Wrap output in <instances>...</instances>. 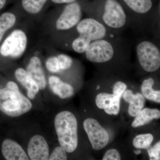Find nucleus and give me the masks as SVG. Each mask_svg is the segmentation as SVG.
Here are the masks:
<instances>
[{
    "instance_id": "obj_1",
    "label": "nucleus",
    "mask_w": 160,
    "mask_h": 160,
    "mask_svg": "<svg viewBox=\"0 0 160 160\" xmlns=\"http://www.w3.org/2000/svg\"><path fill=\"white\" fill-rule=\"evenodd\" d=\"M129 18L130 27L137 33L150 34L160 39L158 0H118Z\"/></svg>"
},
{
    "instance_id": "obj_2",
    "label": "nucleus",
    "mask_w": 160,
    "mask_h": 160,
    "mask_svg": "<svg viewBox=\"0 0 160 160\" xmlns=\"http://www.w3.org/2000/svg\"><path fill=\"white\" fill-rule=\"evenodd\" d=\"M89 17L102 24L115 36L130 27L128 16L118 0H85L81 2Z\"/></svg>"
},
{
    "instance_id": "obj_3",
    "label": "nucleus",
    "mask_w": 160,
    "mask_h": 160,
    "mask_svg": "<svg viewBox=\"0 0 160 160\" xmlns=\"http://www.w3.org/2000/svg\"><path fill=\"white\" fill-rule=\"evenodd\" d=\"M133 49L131 40L121 35L93 41L84 53L87 60L98 65L124 64Z\"/></svg>"
},
{
    "instance_id": "obj_4",
    "label": "nucleus",
    "mask_w": 160,
    "mask_h": 160,
    "mask_svg": "<svg viewBox=\"0 0 160 160\" xmlns=\"http://www.w3.org/2000/svg\"><path fill=\"white\" fill-rule=\"evenodd\" d=\"M32 108L30 100L20 92L14 82L10 81L5 88L0 89V110L7 115L17 117L28 112Z\"/></svg>"
},
{
    "instance_id": "obj_5",
    "label": "nucleus",
    "mask_w": 160,
    "mask_h": 160,
    "mask_svg": "<svg viewBox=\"0 0 160 160\" xmlns=\"http://www.w3.org/2000/svg\"><path fill=\"white\" fill-rule=\"evenodd\" d=\"M54 125L60 146L66 152H73L78 145L76 118L70 112H61L55 118Z\"/></svg>"
},
{
    "instance_id": "obj_6",
    "label": "nucleus",
    "mask_w": 160,
    "mask_h": 160,
    "mask_svg": "<svg viewBox=\"0 0 160 160\" xmlns=\"http://www.w3.org/2000/svg\"><path fill=\"white\" fill-rule=\"evenodd\" d=\"M160 39L140 38L135 44L136 58L140 67L147 72H154L160 67Z\"/></svg>"
},
{
    "instance_id": "obj_7",
    "label": "nucleus",
    "mask_w": 160,
    "mask_h": 160,
    "mask_svg": "<svg viewBox=\"0 0 160 160\" xmlns=\"http://www.w3.org/2000/svg\"><path fill=\"white\" fill-rule=\"evenodd\" d=\"M27 36L21 29L12 32L6 38L0 47V54L4 57H20L26 51Z\"/></svg>"
},
{
    "instance_id": "obj_8",
    "label": "nucleus",
    "mask_w": 160,
    "mask_h": 160,
    "mask_svg": "<svg viewBox=\"0 0 160 160\" xmlns=\"http://www.w3.org/2000/svg\"><path fill=\"white\" fill-rule=\"evenodd\" d=\"M83 10L79 2L66 4L56 22L58 31H67L75 28L82 19Z\"/></svg>"
},
{
    "instance_id": "obj_9",
    "label": "nucleus",
    "mask_w": 160,
    "mask_h": 160,
    "mask_svg": "<svg viewBox=\"0 0 160 160\" xmlns=\"http://www.w3.org/2000/svg\"><path fill=\"white\" fill-rule=\"evenodd\" d=\"M78 34L85 36L91 42L96 40L114 37V35L97 20L89 17L82 19L75 26Z\"/></svg>"
},
{
    "instance_id": "obj_10",
    "label": "nucleus",
    "mask_w": 160,
    "mask_h": 160,
    "mask_svg": "<svg viewBox=\"0 0 160 160\" xmlns=\"http://www.w3.org/2000/svg\"><path fill=\"white\" fill-rule=\"evenodd\" d=\"M86 131L92 148L99 150L105 148L109 141V135L106 129L94 119L89 118L83 123Z\"/></svg>"
},
{
    "instance_id": "obj_11",
    "label": "nucleus",
    "mask_w": 160,
    "mask_h": 160,
    "mask_svg": "<svg viewBox=\"0 0 160 160\" xmlns=\"http://www.w3.org/2000/svg\"><path fill=\"white\" fill-rule=\"evenodd\" d=\"M28 153L32 160H49V147L43 137L36 135L30 139L28 145Z\"/></svg>"
},
{
    "instance_id": "obj_12",
    "label": "nucleus",
    "mask_w": 160,
    "mask_h": 160,
    "mask_svg": "<svg viewBox=\"0 0 160 160\" xmlns=\"http://www.w3.org/2000/svg\"><path fill=\"white\" fill-rule=\"evenodd\" d=\"M2 153L7 160H28V157L25 150L19 144L9 139L3 141L2 146Z\"/></svg>"
},
{
    "instance_id": "obj_13",
    "label": "nucleus",
    "mask_w": 160,
    "mask_h": 160,
    "mask_svg": "<svg viewBox=\"0 0 160 160\" xmlns=\"http://www.w3.org/2000/svg\"><path fill=\"white\" fill-rule=\"evenodd\" d=\"M26 72L37 83L39 89L43 90L46 88V77L39 58L37 56L31 58L27 66Z\"/></svg>"
},
{
    "instance_id": "obj_14",
    "label": "nucleus",
    "mask_w": 160,
    "mask_h": 160,
    "mask_svg": "<svg viewBox=\"0 0 160 160\" xmlns=\"http://www.w3.org/2000/svg\"><path fill=\"white\" fill-rule=\"evenodd\" d=\"M14 74L16 78L27 89L28 98L30 99H33L39 91L37 83L22 68L17 69Z\"/></svg>"
},
{
    "instance_id": "obj_15",
    "label": "nucleus",
    "mask_w": 160,
    "mask_h": 160,
    "mask_svg": "<svg viewBox=\"0 0 160 160\" xmlns=\"http://www.w3.org/2000/svg\"><path fill=\"white\" fill-rule=\"evenodd\" d=\"M49 86L53 93L61 98L66 99L71 97L74 94L72 86L68 83L64 82L61 79L55 76L49 78Z\"/></svg>"
},
{
    "instance_id": "obj_16",
    "label": "nucleus",
    "mask_w": 160,
    "mask_h": 160,
    "mask_svg": "<svg viewBox=\"0 0 160 160\" xmlns=\"http://www.w3.org/2000/svg\"><path fill=\"white\" fill-rule=\"evenodd\" d=\"M123 98L129 103L128 112L131 116L135 117L143 109L145 99L142 94L140 93L134 94L131 90H127L124 92Z\"/></svg>"
},
{
    "instance_id": "obj_17",
    "label": "nucleus",
    "mask_w": 160,
    "mask_h": 160,
    "mask_svg": "<svg viewBox=\"0 0 160 160\" xmlns=\"http://www.w3.org/2000/svg\"><path fill=\"white\" fill-rule=\"evenodd\" d=\"M132 124L133 128L144 126L155 119L160 118V111L158 109L145 108L142 109L136 116Z\"/></svg>"
},
{
    "instance_id": "obj_18",
    "label": "nucleus",
    "mask_w": 160,
    "mask_h": 160,
    "mask_svg": "<svg viewBox=\"0 0 160 160\" xmlns=\"http://www.w3.org/2000/svg\"><path fill=\"white\" fill-rule=\"evenodd\" d=\"M154 84V80L152 78L144 80L142 86V93L147 99L160 103V91L153 89L152 86Z\"/></svg>"
},
{
    "instance_id": "obj_19",
    "label": "nucleus",
    "mask_w": 160,
    "mask_h": 160,
    "mask_svg": "<svg viewBox=\"0 0 160 160\" xmlns=\"http://www.w3.org/2000/svg\"><path fill=\"white\" fill-rule=\"evenodd\" d=\"M16 22V18L11 12H4L0 16V42L5 32L13 27Z\"/></svg>"
},
{
    "instance_id": "obj_20",
    "label": "nucleus",
    "mask_w": 160,
    "mask_h": 160,
    "mask_svg": "<svg viewBox=\"0 0 160 160\" xmlns=\"http://www.w3.org/2000/svg\"><path fill=\"white\" fill-rule=\"evenodd\" d=\"M48 0H22L23 9L31 14H37L42 9Z\"/></svg>"
},
{
    "instance_id": "obj_21",
    "label": "nucleus",
    "mask_w": 160,
    "mask_h": 160,
    "mask_svg": "<svg viewBox=\"0 0 160 160\" xmlns=\"http://www.w3.org/2000/svg\"><path fill=\"white\" fill-rule=\"evenodd\" d=\"M92 42L91 40L85 36L78 34L71 43L72 50L78 53H84Z\"/></svg>"
},
{
    "instance_id": "obj_22",
    "label": "nucleus",
    "mask_w": 160,
    "mask_h": 160,
    "mask_svg": "<svg viewBox=\"0 0 160 160\" xmlns=\"http://www.w3.org/2000/svg\"><path fill=\"white\" fill-rule=\"evenodd\" d=\"M116 98L113 94L102 92L97 96L96 104L100 109H107L113 104Z\"/></svg>"
},
{
    "instance_id": "obj_23",
    "label": "nucleus",
    "mask_w": 160,
    "mask_h": 160,
    "mask_svg": "<svg viewBox=\"0 0 160 160\" xmlns=\"http://www.w3.org/2000/svg\"><path fill=\"white\" fill-rule=\"evenodd\" d=\"M153 140V137L150 133L140 134L133 140V145L138 149H147L150 147Z\"/></svg>"
},
{
    "instance_id": "obj_24",
    "label": "nucleus",
    "mask_w": 160,
    "mask_h": 160,
    "mask_svg": "<svg viewBox=\"0 0 160 160\" xmlns=\"http://www.w3.org/2000/svg\"><path fill=\"white\" fill-rule=\"evenodd\" d=\"M57 57L61 70H66L70 69L73 64L72 58L67 55L60 54Z\"/></svg>"
},
{
    "instance_id": "obj_25",
    "label": "nucleus",
    "mask_w": 160,
    "mask_h": 160,
    "mask_svg": "<svg viewBox=\"0 0 160 160\" xmlns=\"http://www.w3.org/2000/svg\"><path fill=\"white\" fill-rule=\"evenodd\" d=\"M46 66L47 69L52 73H57L61 70L57 57L49 58L46 61Z\"/></svg>"
},
{
    "instance_id": "obj_26",
    "label": "nucleus",
    "mask_w": 160,
    "mask_h": 160,
    "mask_svg": "<svg viewBox=\"0 0 160 160\" xmlns=\"http://www.w3.org/2000/svg\"><path fill=\"white\" fill-rule=\"evenodd\" d=\"M66 152L62 147L58 146L54 149L51 155L49 156L50 160H66L67 159Z\"/></svg>"
},
{
    "instance_id": "obj_27",
    "label": "nucleus",
    "mask_w": 160,
    "mask_h": 160,
    "mask_svg": "<svg viewBox=\"0 0 160 160\" xmlns=\"http://www.w3.org/2000/svg\"><path fill=\"white\" fill-rule=\"evenodd\" d=\"M127 87V85L124 82L121 81H117L113 85V94L115 96L121 98Z\"/></svg>"
},
{
    "instance_id": "obj_28",
    "label": "nucleus",
    "mask_w": 160,
    "mask_h": 160,
    "mask_svg": "<svg viewBox=\"0 0 160 160\" xmlns=\"http://www.w3.org/2000/svg\"><path fill=\"white\" fill-rule=\"evenodd\" d=\"M148 149V153L150 160H159L160 159V142L156 143L155 145Z\"/></svg>"
},
{
    "instance_id": "obj_29",
    "label": "nucleus",
    "mask_w": 160,
    "mask_h": 160,
    "mask_svg": "<svg viewBox=\"0 0 160 160\" xmlns=\"http://www.w3.org/2000/svg\"><path fill=\"white\" fill-rule=\"evenodd\" d=\"M120 98L117 97L113 104L107 109H104L105 112L109 115H116L120 111Z\"/></svg>"
},
{
    "instance_id": "obj_30",
    "label": "nucleus",
    "mask_w": 160,
    "mask_h": 160,
    "mask_svg": "<svg viewBox=\"0 0 160 160\" xmlns=\"http://www.w3.org/2000/svg\"><path fill=\"white\" fill-rule=\"evenodd\" d=\"M121 159L119 152L115 149L108 150L103 157V160H120Z\"/></svg>"
},
{
    "instance_id": "obj_31",
    "label": "nucleus",
    "mask_w": 160,
    "mask_h": 160,
    "mask_svg": "<svg viewBox=\"0 0 160 160\" xmlns=\"http://www.w3.org/2000/svg\"><path fill=\"white\" fill-rule=\"evenodd\" d=\"M52 2L57 4H67L79 2V0H51Z\"/></svg>"
},
{
    "instance_id": "obj_32",
    "label": "nucleus",
    "mask_w": 160,
    "mask_h": 160,
    "mask_svg": "<svg viewBox=\"0 0 160 160\" xmlns=\"http://www.w3.org/2000/svg\"><path fill=\"white\" fill-rule=\"evenodd\" d=\"M6 2V0H0V10L5 6Z\"/></svg>"
},
{
    "instance_id": "obj_33",
    "label": "nucleus",
    "mask_w": 160,
    "mask_h": 160,
    "mask_svg": "<svg viewBox=\"0 0 160 160\" xmlns=\"http://www.w3.org/2000/svg\"><path fill=\"white\" fill-rule=\"evenodd\" d=\"M134 152L135 154L138 155L141 153V150H137V151H134Z\"/></svg>"
}]
</instances>
